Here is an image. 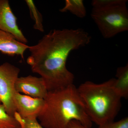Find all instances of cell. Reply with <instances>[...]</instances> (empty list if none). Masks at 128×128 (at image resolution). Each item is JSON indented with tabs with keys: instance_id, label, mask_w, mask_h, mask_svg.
<instances>
[{
	"instance_id": "cell-3",
	"label": "cell",
	"mask_w": 128,
	"mask_h": 128,
	"mask_svg": "<svg viewBox=\"0 0 128 128\" xmlns=\"http://www.w3.org/2000/svg\"><path fill=\"white\" fill-rule=\"evenodd\" d=\"M115 80L100 84L86 81L77 88L88 116L98 126L114 121L121 108L122 98L114 88Z\"/></svg>"
},
{
	"instance_id": "cell-2",
	"label": "cell",
	"mask_w": 128,
	"mask_h": 128,
	"mask_svg": "<svg viewBox=\"0 0 128 128\" xmlns=\"http://www.w3.org/2000/svg\"><path fill=\"white\" fill-rule=\"evenodd\" d=\"M45 104L38 119L44 128H67L73 120L90 128L88 116L77 88L73 84L64 89L48 92Z\"/></svg>"
},
{
	"instance_id": "cell-5",
	"label": "cell",
	"mask_w": 128,
	"mask_h": 128,
	"mask_svg": "<svg viewBox=\"0 0 128 128\" xmlns=\"http://www.w3.org/2000/svg\"><path fill=\"white\" fill-rule=\"evenodd\" d=\"M20 72L19 68L8 62L0 65V102L7 113L13 117L16 112L15 83Z\"/></svg>"
},
{
	"instance_id": "cell-12",
	"label": "cell",
	"mask_w": 128,
	"mask_h": 128,
	"mask_svg": "<svg viewBox=\"0 0 128 128\" xmlns=\"http://www.w3.org/2000/svg\"><path fill=\"white\" fill-rule=\"evenodd\" d=\"M25 1L29 9L31 17L34 21V29L40 32H44V29L42 24V16L37 9L33 1L26 0Z\"/></svg>"
},
{
	"instance_id": "cell-9",
	"label": "cell",
	"mask_w": 128,
	"mask_h": 128,
	"mask_svg": "<svg viewBox=\"0 0 128 128\" xmlns=\"http://www.w3.org/2000/svg\"><path fill=\"white\" fill-rule=\"evenodd\" d=\"M29 46L21 42L10 34L0 30V52L9 56H19L24 60V53Z\"/></svg>"
},
{
	"instance_id": "cell-13",
	"label": "cell",
	"mask_w": 128,
	"mask_h": 128,
	"mask_svg": "<svg viewBox=\"0 0 128 128\" xmlns=\"http://www.w3.org/2000/svg\"><path fill=\"white\" fill-rule=\"evenodd\" d=\"M0 128H20L19 122L14 117L7 113L0 104Z\"/></svg>"
},
{
	"instance_id": "cell-15",
	"label": "cell",
	"mask_w": 128,
	"mask_h": 128,
	"mask_svg": "<svg viewBox=\"0 0 128 128\" xmlns=\"http://www.w3.org/2000/svg\"><path fill=\"white\" fill-rule=\"evenodd\" d=\"M98 126V128H128V118L126 117L118 121H111Z\"/></svg>"
},
{
	"instance_id": "cell-14",
	"label": "cell",
	"mask_w": 128,
	"mask_h": 128,
	"mask_svg": "<svg viewBox=\"0 0 128 128\" xmlns=\"http://www.w3.org/2000/svg\"><path fill=\"white\" fill-rule=\"evenodd\" d=\"M14 117L19 122L20 128H44L37 119H28L21 117L16 112Z\"/></svg>"
},
{
	"instance_id": "cell-16",
	"label": "cell",
	"mask_w": 128,
	"mask_h": 128,
	"mask_svg": "<svg viewBox=\"0 0 128 128\" xmlns=\"http://www.w3.org/2000/svg\"><path fill=\"white\" fill-rule=\"evenodd\" d=\"M67 128H87L82 125L80 122L76 120L71 121L69 124Z\"/></svg>"
},
{
	"instance_id": "cell-8",
	"label": "cell",
	"mask_w": 128,
	"mask_h": 128,
	"mask_svg": "<svg viewBox=\"0 0 128 128\" xmlns=\"http://www.w3.org/2000/svg\"><path fill=\"white\" fill-rule=\"evenodd\" d=\"M16 17L12 11L8 0H0V30L10 34L21 42L28 41L17 22Z\"/></svg>"
},
{
	"instance_id": "cell-4",
	"label": "cell",
	"mask_w": 128,
	"mask_h": 128,
	"mask_svg": "<svg viewBox=\"0 0 128 128\" xmlns=\"http://www.w3.org/2000/svg\"><path fill=\"white\" fill-rule=\"evenodd\" d=\"M127 0H93L91 16L104 38L128 30Z\"/></svg>"
},
{
	"instance_id": "cell-11",
	"label": "cell",
	"mask_w": 128,
	"mask_h": 128,
	"mask_svg": "<svg viewBox=\"0 0 128 128\" xmlns=\"http://www.w3.org/2000/svg\"><path fill=\"white\" fill-rule=\"evenodd\" d=\"M62 12H69L80 18L86 16V10L82 0H66L65 6L60 10Z\"/></svg>"
},
{
	"instance_id": "cell-7",
	"label": "cell",
	"mask_w": 128,
	"mask_h": 128,
	"mask_svg": "<svg viewBox=\"0 0 128 128\" xmlns=\"http://www.w3.org/2000/svg\"><path fill=\"white\" fill-rule=\"evenodd\" d=\"M16 92L34 98L44 99L48 92L42 78L28 75L18 77L15 83Z\"/></svg>"
},
{
	"instance_id": "cell-1",
	"label": "cell",
	"mask_w": 128,
	"mask_h": 128,
	"mask_svg": "<svg viewBox=\"0 0 128 128\" xmlns=\"http://www.w3.org/2000/svg\"><path fill=\"white\" fill-rule=\"evenodd\" d=\"M91 40L82 28L51 30L36 44L29 46L27 63L33 72L41 76L48 92L64 89L73 84L74 79L66 67L69 54Z\"/></svg>"
},
{
	"instance_id": "cell-10",
	"label": "cell",
	"mask_w": 128,
	"mask_h": 128,
	"mask_svg": "<svg viewBox=\"0 0 128 128\" xmlns=\"http://www.w3.org/2000/svg\"><path fill=\"white\" fill-rule=\"evenodd\" d=\"M114 82V87L121 98L128 96V64L118 68Z\"/></svg>"
},
{
	"instance_id": "cell-17",
	"label": "cell",
	"mask_w": 128,
	"mask_h": 128,
	"mask_svg": "<svg viewBox=\"0 0 128 128\" xmlns=\"http://www.w3.org/2000/svg\"><path fill=\"white\" fill-rule=\"evenodd\" d=\"M0 104H1V103L0 102Z\"/></svg>"
},
{
	"instance_id": "cell-6",
	"label": "cell",
	"mask_w": 128,
	"mask_h": 128,
	"mask_svg": "<svg viewBox=\"0 0 128 128\" xmlns=\"http://www.w3.org/2000/svg\"><path fill=\"white\" fill-rule=\"evenodd\" d=\"M16 112L21 117L38 119L45 104L44 99L34 98L16 92L14 96Z\"/></svg>"
}]
</instances>
